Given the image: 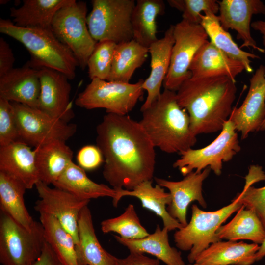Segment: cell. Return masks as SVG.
<instances>
[{"mask_svg":"<svg viewBox=\"0 0 265 265\" xmlns=\"http://www.w3.org/2000/svg\"><path fill=\"white\" fill-rule=\"evenodd\" d=\"M167 2L182 13L183 20L192 24H200L202 12L214 14L219 12L216 0H168Z\"/></svg>","mask_w":265,"mask_h":265,"instance_id":"38","label":"cell"},{"mask_svg":"<svg viewBox=\"0 0 265 265\" xmlns=\"http://www.w3.org/2000/svg\"><path fill=\"white\" fill-rule=\"evenodd\" d=\"M19 141L34 148L56 140L66 141L76 133V124L54 117L37 108L11 102Z\"/></svg>","mask_w":265,"mask_h":265,"instance_id":"11","label":"cell"},{"mask_svg":"<svg viewBox=\"0 0 265 265\" xmlns=\"http://www.w3.org/2000/svg\"><path fill=\"white\" fill-rule=\"evenodd\" d=\"M19 141L16 119L11 102L0 98V146Z\"/></svg>","mask_w":265,"mask_h":265,"instance_id":"39","label":"cell"},{"mask_svg":"<svg viewBox=\"0 0 265 265\" xmlns=\"http://www.w3.org/2000/svg\"><path fill=\"white\" fill-rule=\"evenodd\" d=\"M91 3L87 24L97 42L108 40L118 44L133 39L131 19L134 0H93Z\"/></svg>","mask_w":265,"mask_h":265,"instance_id":"8","label":"cell"},{"mask_svg":"<svg viewBox=\"0 0 265 265\" xmlns=\"http://www.w3.org/2000/svg\"><path fill=\"white\" fill-rule=\"evenodd\" d=\"M116 43L105 40L97 42L90 56L87 67L89 78L108 79L109 76Z\"/></svg>","mask_w":265,"mask_h":265,"instance_id":"37","label":"cell"},{"mask_svg":"<svg viewBox=\"0 0 265 265\" xmlns=\"http://www.w3.org/2000/svg\"><path fill=\"white\" fill-rule=\"evenodd\" d=\"M245 179V185L240 192L241 201L246 208L255 212L265 228V186L260 188L252 186L254 183L265 180V174L261 167L252 165Z\"/></svg>","mask_w":265,"mask_h":265,"instance_id":"36","label":"cell"},{"mask_svg":"<svg viewBox=\"0 0 265 265\" xmlns=\"http://www.w3.org/2000/svg\"><path fill=\"white\" fill-rule=\"evenodd\" d=\"M0 32L23 44L31 55L27 63L39 69L48 68L64 74L69 80L76 76L77 60L52 29L22 27L7 19H0Z\"/></svg>","mask_w":265,"mask_h":265,"instance_id":"4","label":"cell"},{"mask_svg":"<svg viewBox=\"0 0 265 265\" xmlns=\"http://www.w3.org/2000/svg\"><path fill=\"white\" fill-rule=\"evenodd\" d=\"M142 113L139 122L155 147L166 153L180 154L196 144L189 116L179 106L176 92L164 89Z\"/></svg>","mask_w":265,"mask_h":265,"instance_id":"3","label":"cell"},{"mask_svg":"<svg viewBox=\"0 0 265 265\" xmlns=\"http://www.w3.org/2000/svg\"><path fill=\"white\" fill-rule=\"evenodd\" d=\"M251 27L254 30L259 31L262 34L263 44L265 50V20H257L252 22Z\"/></svg>","mask_w":265,"mask_h":265,"instance_id":"44","label":"cell"},{"mask_svg":"<svg viewBox=\"0 0 265 265\" xmlns=\"http://www.w3.org/2000/svg\"><path fill=\"white\" fill-rule=\"evenodd\" d=\"M265 118V66L261 65L250 79L247 94L241 105L233 108L229 119L234 124L241 139L260 131Z\"/></svg>","mask_w":265,"mask_h":265,"instance_id":"15","label":"cell"},{"mask_svg":"<svg viewBox=\"0 0 265 265\" xmlns=\"http://www.w3.org/2000/svg\"><path fill=\"white\" fill-rule=\"evenodd\" d=\"M39 181L53 185L72 161L73 152L66 141L56 140L34 148Z\"/></svg>","mask_w":265,"mask_h":265,"instance_id":"24","label":"cell"},{"mask_svg":"<svg viewBox=\"0 0 265 265\" xmlns=\"http://www.w3.org/2000/svg\"><path fill=\"white\" fill-rule=\"evenodd\" d=\"M79 232L77 253L79 265H117L118 258L105 250L98 239L88 206L80 212Z\"/></svg>","mask_w":265,"mask_h":265,"instance_id":"25","label":"cell"},{"mask_svg":"<svg viewBox=\"0 0 265 265\" xmlns=\"http://www.w3.org/2000/svg\"><path fill=\"white\" fill-rule=\"evenodd\" d=\"M241 198L240 193L230 204L213 212L204 211L197 205H192L190 222L174 234L176 246L183 251H190L187 256L190 264H193L199 254L211 244L221 241L217 238L216 232L243 205Z\"/></svg>","mask_w":265,"mask_h":265,"instance_id":"5","label":"cell"},{"mask_svg":"<svg viewBox=\"0 0 265 265\" xmlns=\"http://www.w3.org/2000/svg\"><path fill=\"white\" fill-rule=\"evenodd\" d=\"M39 199L34 206L39 213L53 216L72 236L77 250L79 246V219L81 210L90 201L81 199L73 194L39 181L35 186Z\"/></svg>","mask_w":265,"mask_h":265,"instance_id":"13","label":"cell"},{"mask_svg":"<svg viewBox=\"0 0 265 265\" xmlns=\"http://www.w3.org/2000/svg\"><path fill=\"white\" fill-rule=\"evenodd\" d=\"M210 171L211 169L208 167L199 173L192 171L179 181L155 177L157 184L169 191L171 202L167 207V210L170 216L183 227L188 224L187 209L192 202L197 201L202 207H206V203L202 194V185Z\"/></svg>","mask_w":265,"mask_h":265,"instance_id":"17","label":"cell"},{"mask_svg":"<svg viewBox=\"0 0 265 265\" xmlns=\"http://www.w3.org/2000/svg\"><path fill=\"white\" fill-rule=\"evenodd\" d=\"M87 13L86 3L74 0L56 12L51 26L54 35L72 52L82 69L87 67L97 43L88 29Z\"/></svg>","mask_w":265,"mask_h":265,"instance_id":"9","label":"cell"},{"mask_svg":"<svg viewBox=\"0 0 265 265\" xmlns=\"http://www.w3.org/2000/svg\"><path fill=\"white\" fill-rule=\"evenodd\" d=\"M188 265H196V264H189Z\"/></svg>","mask_w":265,"mask_h":265,"instance_id":"47","label":"cell"},{"mask_svg":"<svg viewBox=\"0 0 265 265\" xmlns=\"http://www.w3.org/2000/svg\"><path fill=\"white\" fill-rule=\"evenodd\" d=\"M45 242L40 222H36L29 230L0 211V262L2 265H32L40 256Z\"/></svg>","mask_w":265,"mask_h":265,"instance_id":"6","label":"cell"},{"mask_svg":"<svg viewBox=\"0 0 265 265\" xmlns=\"http://www.w3.org/2000/svg\"><path fill=\"white\" fill-rule=\"evenodd\" d=\"M265 130V118L262 124V125L260 129V131H264Z\"/></svg>","mask_w":265,"mask_h":265,"instance_id":"46","label":"cell"},{"mask_svg":"<svg viewBox=\"0 0 265 265\" xmlns=\"http://www.w3.org/2000/svg\"><path fill=\"white\" fill-rule=\"evenodd\" d=\"M117 265H160L159 260L144 254L130 252L126 257L118 258Z\"/></svg>","mask_w":265,"mask_h":265,"instance_id":"42","label":"cell"},{"mask_svg":"<svg viewBox=\"0 0 265 265\" xmlns=\"http://www.w3.org/2000/svg\"><path fill=\"white\" fill-rule=\"evenodd\" d=\"M53 185L81 199L88 201L104 197L113 199L117 193L112 187L91 180L85 170L73 161Z\"/></svg>","mask_w":265,"mask_h":265,"instance_id":"28","label":"cell"},{"mask_svg":"<svg viewBox=\"0 0 265 265\" xmlns=\"http://www.w3.org/2000/svg\"><path fill=\"white\" fill-rule=\"evenodd\" d=\"M101 229L105 234L116 233L125 239H140L150 234L141 224L134 207L132 204H129L120 215L102 221Z\"/></svg>","mask_w":265,"mask_h":265,"instance_id":"35","label":"cell"},{"mask_svg":"<svg viewBox=\"0 0 265 265\" xmlns=\"http://www.w3.org/2000/svg\"><path fill=\"white\" fill-rule=\"evenodd\" d=\"M173 30L174 25H171L164 36L152 44L148 48L151 55V71L142 84V88L147 91V96L141 107V112L147 109L161 94V87L169 68L171 51L174 44Z\"/></svg>","mask_w":265,"mask_h":265,"instance_id":"19","label":"cell"},{"mask_svg":"<svg viewBox=\"0 0 265 265\" xmlns=\"http://www.w3.org/2000/svg\"><path fill=\"white\" fill-rule=\"evenodd\" d=\"M240 149L235 126L229 119L220 134L211 143L202 148H190L181 152L180 158L173 166L184 176L192 171L201 172L208 167L219 176L223 163L231 160Z\"/></svg>","mask_w":265,"mask_h":265,"instance_id":"10","label":"cell"},{"mask_svg":"<svg viewBox=\"0 0 265 265\" xmlns=\"http://www.w3.org/2000/svg\"><path fill=\"white\" fill-rule=\"evenodd\" d=\"M173 35L170 66L163 85L165 89L176 92L185 80L191 77L189 68L192 59L209 38L201 24L183 19L174 25Z\"/></svg>","mask_w":265,"mask_h":265,"instance_id":"12","label":"cell"},{"mask_svg":"<svg viewBox=\"0 0 265 265\" xmlns=\"http://www.w3.org/2000/svg\"><path fill=\"white\" fill-rule=\"evenodd\" d=\"M78 165L84 170H93L103 162L102 152L97 145H88L82 147L77 155Z\"/></svg>","mask_w":265,"mask_h":265,"instance_id":"40","label":"cell"},{"mask_svg":"<svg viewBox=\"0 0 265 265\" xmlns=\"http://www.w3.org/2000/svg\"><path fill=\"white\" fill-rule=\"evenodd\" d=\"M96 145L104 159L103 175L115 190H132L152 181L155 147L139 122L107 113L96 127Z\"/></svg>","mask_w":265,"mask_h":265,"instance_id":"1","label":"cell"},{"mask_svg":"<svg viewBox=\"0 0 265 265\" xmlns=\"http://www.w3.org/2000/svg\"><path fill=\"white\" fill-rule=\"evenodd\" d=\"M116 196L112 199L113 206L117 208L120 200L124 196H132L138 198L143 208L154 212L160 217L163 227L169 231L183 227L175 219L170 216L167 210V206L171 202L169 192H166L163 187L157 184L152 185V181H145L132 190L121 189L116 191Z\"/></svg>","mask_w":265,"mask_h":265,"instance_id":"22","label":"cell"},{"mask_svg":"<svg viewBox=\"0 0 265 265\" xmlns=\"http://www.w3.org/2000/svg\"><path fill=\"white\" fill-rule=\"evenodd\" d=\"M265 256V238L256 254V261H258Z\"/></svg>","mask_w":265,"mask_h":265,"instance_id":"45","label":"cell"},{"mask_svg":"<svg viewBox=\"0 0 265 265\" xmlns=\"http://www.w3.org/2000/svg\"><path fill=\"white\" fill-rule=\"evenodd\" d=\"M74 0H24L21 6L12 7L10 16L17 26L51 29L56 12Z\"/></svg>","mask_w":265,"mask_h":265,"instance_id":"26","label":"cell"},{"mask_svg":"<svg viewBox=\"0 0 265 265\" xmlns=\"http://www.w3.org/2000/svg\"><path fill=\"white\" fill-rule=\"evenodd\" d=\"M168 232L166 228L161 229L157 225L154 233L142 238L125 239L118 235H115L114 238L130 252L150 254L166 265H185L181 252L170 246Z\"/></svg>","mask_w":265,"mask_h":265,"instance_id":"27","label":"cell"},{"mask_svg":"<svg viewBox=\"0 0 265 265\" xmlns=\"http://www.w3.org/2000/svg\"><path fill=\"white\" fill-rule=\"evenodd\" d=\"M165 10L162 0H136L131 19L133 39L147 48L157 41L156 19Z\"/></svg>","mask_w":265,"mask_h":265,"instance_id":"30","label":"cell"},{"mask_svg":"<svg viewBox=\"0 0 265 265\" xmlns=\"http://www.w3.org/2000/svg\"><path fill=\"white\" fill-rule=\"evenodd\" d=\"M32 265H63L51 246L45 241L42 252Z\"/></svg>","mask_w":265,"mask_h":265,"instance_id":"43","label":"cell"},{"mask_svg":"<svg viewBox=\"0 0 265 265\" xmlns=\"http://www.w3.org/2000/svg\"><path fill=\"white\" fill-rule=\"evenodd\" d=\"M216 235L220 240L246 239L258 244L265 238V228L255 212L243 205L229 222L217 230Z\"/></svg>","mask_w":265,"mask_h":265,"instance_id":"31","label":"cell"},{"mask_svg":"<svg viewBox=\"0 0 265 265\" xmlns=\"http://www.w3.org/2000/svg\"><path fill=\"white\" fill-rule=\"evenodd\" d=\"M39 69L40 93L38 108L43 112L67 122L75 114L70 100L71 86L63 73L45 67Z\"/></svg>","mask_w":265,"mask_h":265,"instance_id":"14","label":"cell"},{"mask_svg":"<svg viewBox=\"0 0 265 265\" xmlns=\"http://www.w3.org/2000/svg\"><path fill=\"white\" fill-rule=\"evenodd\" d=\"M236 93V82L227 77H191L182 84L176 97L197 135L221 131L232 112Z\"/></svg>","mask_w":265,"mask_h":265,"instance_id":"2","label":"cell"},{"mask_svg":"<svg viewBox=\"0 0 265 265\" xmlns=\"http://www.w3.org/2000/svg\"><path fill=\"white\" fill-rule=\"evenodd\" d=\"M200 24L211 43L231 59L241 62L247 72H253L251 59H259V56L241 49L230 33L222 27L218 16L211 12L205 13L201 16Z\"/></svg>","mask_w":265,"mask_h":265,"instance_id":"32","label":"cell"},{"mask_svg":"<svg viewBox=\"0 0 265 265\" xmlns=\"http://www.w3.org/2000/svg\"><path fill=\"white\" fill-rule=\"evenodd\" d=\"M25 186L13 176L0 171V210L25 228L31 230L35 221L25 205L24 196Z\"/></svg>","mask_w":265,"mask_h":265,"instance_id":"29","label":"cell"},{"mask_svg":"<svg viewBox=\"0 0 265 265\" xmlns=\"http://www.w3.org/2000/svg\"><path fill=\"white\" fill-rule=\"evenodd\" d=\"M40 214L45 241L63 265H79L75 242L72 236L53 216Z\"/></svg>","mask_w":265,"mask_h":265,"instance_id":"34","label":"cell"},{"mask_svg":"<svg viewBox=\"0 0 265 265\" xmlns=\"http://www.w3.org/2000/svg\"><path fill=\"white\" fill-rule=\"evenodd\" d=\"M218 3L220 23L225 30L231 29L237 32V39L242 41L239 47H251L265 53V50L257 45L250 32L252 16L265 15L263 2L260 0H222L218 1Z\"/></svg>","mask_w":265,"mask_h":265,"instance_id":"16","label":"cell"},{"mask_svg":"<svg viewBox=\"0 0 265 265\" xmlns=\"http://www.w3.org/2000/svg\"><path fill=\"white\" fill-rule=\"evenodd\" d=\"M260 246L242 241H219L211 244L197 257L198 265H251L256 262Z\"/></svg>","mask_w":265,"mask_h":265,"instance_id":"23","label":"cell"},{"mask_svg":"<svg viewBox=\"0 0 265 265\" xmlns=\"http://www.w3.org/2000/svg\"><path fill=\"white\" fill-rule=\"evenodd\" d=\"M189 70L191 78L227 77L236 82V77L245 69L241 62L231 59L208 41L196 53Z\"/></svg>","mask_w":265,"mask_h":265,"instance_id":"20","label":"cell"},{"mask_svg":"<svg viewBox=\"0 0 265 265\" xmlns=\"http://www.w3.org/2000/svg\"><path fill=\"white\" fill-rule=\"evenodd\" d=\"M0 171L18 179L27 189L32 188L39 181L34 149L21 141L0 146Z\"/></svg>","mask_w":265,"mask_h":265,"instance_id":"21","label":"cell"},{"mask_svg":"<svg viewBox=\"0 0 265 265\" xmlns=\"http://www.w3.org/2000/svg\"><path fill=\"white\" fill-rule=\"evenodd\" d=\"M40 93L39 69L27 62L0 77V98L38 108Z\"/></svg>","mask_w":265,"mask_h":265,"instance_id":"18","label":"cell"},{"mask_svg":"<svg viewBox=\"0 0 265 265\" xmlns=\"http://www.w3.org/2000/svg\"><path fill=\"white\" fill-rule=\"evenodd\" d=\"M15 57L9 44L0 38V77L8 73L14 68Z\"/></svg>","mask_w":265,"mask_h":265,"instance_id":"41","label":"cell"},{"mask_svg":"<svg viewBox=\"0 0 265 265\" xmlns=\"http://www.w3.org/2000/svg\"><path fill=\"white\" fill-rule=\"evenodd\" d=\"M143 79L130 83L94 79L78 94L75 104L86 109L104 108L107 113L127 115L143 95Z\"/></svg>","mask_w":265,"mask_h":265,"instance_id":"7","label":"cell"},{"mask_svg":"<svg viewBox=\"0 0 265 265\" xmlns=\"http://www.w3.org/2000/svg\"><path fill=\"white\" fill-rule=\"evenodd\" d=\"M149 49L132 39L116 44L107 80L129 83L135 71L145 62Z\"/></svg>","mask_w":265,"mask_h":265,"instance_id":"33","label":"cell"}]
</instances>
